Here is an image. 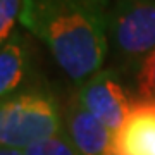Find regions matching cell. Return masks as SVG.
I'll use <instances>...</instances> for the list:
<instances>
[{
    "instance_id": "6da1fadb",
    "label": "cell",
    "mask_w": 155,
    "mask_h": 155,
    "mask_svg": "<svg viewBox=\"0 0 155 155\" xmlns=\"http://www.w3.org/2000/svg\"><path fill=\"white\" fill-rule=\"evenodd\" d=\"M112 0H22L19 22L41 40L72 83L102 69L109 55Z\"/></svg>"
},
{
    "instance_id": "7a4b0ae2",
    "label": "cell",
    "mask_w": 155,
    "mask_h": 155,
    "mask_svg": "<svg viewBox=\"0 0 155 155\" xmlns=\"http://www.w3.org/2000/svg\"><path fill=\"white\" fill-rule=\"evenodd\" d=\"M64 133L62 107L55 95L38 84L7 97L0 104L2 148L26 150L35 143Z\"/></svg>"
},
{
    "instance_id": "3957f363",
    "label": "cell",
    "mask_w": 155,
    "mask_h": 155,
    "mask_svg": "<svg viewBox=\"0 0 155 155\" xmlns=\"http://www.w3.org/2000/svg\"><path fill=\"white\" fill-rule=\"evenodd\" d=\"M155 50V0H112L109 55L112 69L129 78Z\"/></svg>"
},
{
    "instance_id": "277c9868",
    "label": "cell",
    "mask_w": 155,
    "mask_h": 155,
    "mask_svg": "<svg viewBox=\"0 0 155 155\" xmlns=\"http://www.w3.org/2000/svg\"><path fill=\"white\" fill-rule=\"evenodd\" d=\"M78 98L90 114H93L112 134L122 126L133 98L124 86L122 74L112 67L100 69L78 86Z\"/></svg>"
},
{
    "instance_id": "5b68a950",
    "label": "cell",
    "mask_w": 155,
    "mask_h": 155,
    "mask_svg": "<svg viewBox=\"0 0 155 155\" xmlns=\"http://www.w3.org/2000/svg\"><path fill=\"white\" fill-rule=\"evenodd\" d=\"M62 117L64 133L79 155H112V131L84 109L76 93L62 107Z\"/></svg>"
},
{
    "instance_id": "8992f818",
    "label": "cell",
    "mask_w": 155,
    "mask_h": 155,
    "mask_svg": "<svg viewBox=\"0 0 155 155\" xmlns=\"http://www.w3.org/2000/svg\"><path fill=\"white\" fill-rule=\"evenodd\" d=\"M112 155H155V98H133L122 126L114 133Z\"/></svg>"
},
{
    "instance_id": "52a82bcc",
    "label": "cell",
    "mask_w": 155,
    "mask_h": 155,
    "mask_svg": "<svg viewBox=\"0 0 155 155\" xmlns=\"http://www.w3.org/2000/svg\"><path fill=\"white\" fill-rule=\"evenodd\" d=\"M31 71V45L21 29H14L0 50V98L26 88Z\"/></svg>"
},
{
    "instance_id": "ba28073f",
    "label": "cell",
    "mask_w": 155,
    "mask_h": 155,
    "mask_svg": "<svg viewBox=\"0 0 155 155\" xmlns=\"http://www.w3.org/2000/svg\"><path fill=\"white\" fill-rule=\"evenodd\" d=\"M127 86L133 88L134 98H155V50L143 59L127 78Z\"/></svg>"
},
{
    "instance_id": "9c48e42d",
    "label": "cell",
    "mask_w": 155,
    "mask_h": 155,
    "mask_svg": "<svg viewBox=\"0 0 155 155\" xmlns=\"http://www.w3.org/2000/svg\"><path fill=\"white\" fill-rule=\"evenodd\" d=\"M22 153L24 155H79V152L69 141L66 133H61L48 140H43L40 143L31 145L26 150H22Z\"/></svg>"
},
{
    "instance_id": "30bf717a",
    "label": "cell",
    "mask_w": 155,
    "mask_h": 155,
    "mask_svg": "<svg viewBox=\"0 0 155 155\" xmlns=\"http://www.w3.org/2000/svg\"><path fill=\"white\" fill-rule=\"evenodd\" d=\"M22 0H0V41L4 43L14 31L19 19Z\"/></svg>"
},
{
    "instance_id": "8fae6325",
    "label": "cell",
    "mask_w": 155,
    "mask_h": 155,
    "mask_svg": "<svg viewBox=\"0 0 155 155\" xmlns=\"http://www.w3.org/2000/svg\"><path fill=\"white\" fill-rule=\"evenodd\" d=\"M0 155H24L21 150H12V148H2Z\"/></svg>"
}]
</instances>
